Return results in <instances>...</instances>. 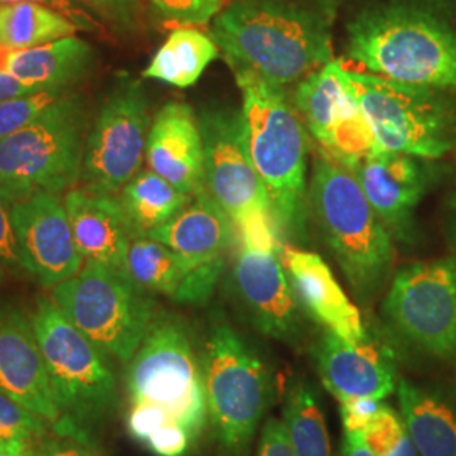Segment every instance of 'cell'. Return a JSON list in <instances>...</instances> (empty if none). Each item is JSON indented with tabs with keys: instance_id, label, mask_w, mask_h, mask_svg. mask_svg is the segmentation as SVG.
<instances>
[{
	"instance_id": "cell-1",
	"label": "cell",
	"mask_w": 456,
	"mask_h": 456,
	"mask_svg": "<svg viewBox=\"0 0 456 456\" xmlns=\"http://www.w3.org/2000/svg\"><path fill=\"white\" fill-rule=\"evenodd\" d=\"M346 56L397 82L456 92V22L438 0H377L346 24Z\"/></svg>"
},
{
	"instance_id": "cell-2",
	"label": "cell",
	"mask_w": 456,
	"mask_h": 456,
	"mask_svg": "<svg viewBox=\"0 0 456 456\" xmlns=\"http://www.w3.org/2000/svg\"><path fill=\"white\" fill-rule=\"evenodd\" d=\"M331 22L293 0H233L215 17L212 37L233 75L284 88L333 60Z\"/></svg>"
},
{
	"instance_id": "cell-3",
	"label": "cell",
	"mask_w": 456,
	"mask_h": 456,
	"mask_svg": "<svg viewBox=\"0 0 456 456\" xmlns=\"http://www.w3.org/2000/svg\"><path fill=\"white\" fill-rule=\"evenodd\" d=\"M31 318L51 394L61 412L53 433L92 444L94 428L112 414L118 399L107 354L66 318L53 296L36 297Z\"/></svg>"
},
{
	"instance_id": "cell-4",
	"label": "cell",
	"mask_w": 456,
	"mask_h": 456,
	"mask_svg": "<svg viewBox=\"0 0 456 456\" xmlns=\"http://www.w3.org/2000/svg\"><path fill=\"white\" fill-rule=\"evenodd\" d=\"M242 92L240 122L248 156L273 203L277 228L303 233L308 139L284 90L248 73H235Z\"/></svg>"
},
{
	"instance_id": "cell-5",
	"label": "cell",
	"mask_w": 456,
	"mask_h": 456,
	"mask_svg": "<svg viewBox=\"0 0 456 456\" xmlns=\"http://www.w3.org/2000/svg\"><path fill=\"white\" fill-rule=\"evenodd\" d=\"M310 200L346 281L360 297L372 296L391 271L394 247L389 228L375 213L355 173L322 152L313 167Z\"/></svg>"
},
{
	"instance_id": "cell-6",
	"label": "cell",
	"mask_w": 456,
	"mask_h": 456,
	"mask_svg": "<svg viewBox=\"0 0 456 456\" xmlns=\"http://www.w3.org/2000/svg\"><path fill=\"white\" fill-rule=\"evenodd\" d=\"M90 102L69 90L28 127L0 141V191L12 203L36 193L61 195L82 180L92 127Z\"/></svg>"
},
{
	"instance_id": "cell-7",
	"label": "cell",
	"mask_w": 456,
	"mask_h": 456,
	"mask_svg": "<svg viewBox=\"0 0 456 456\" xmlns=\"http://www.w3.org/2000/svg\"><path fill=\"white\" fill-rule=\"evenodd\" d=\"M213 435L225 456H247L273 399L265 362L225 320H213L203 352Z\"/></svg>"
},
{
	"instance_id": "cell-8",
	"label": "cell",
	"mask_w": 456,
	"mask_h": 456,
	"mask_svg": "<svg viewBox=\"0 0 456 456\" xmlns=\"http://www.w3.org/2000/svg\"><path fill=\"white\" fill-rule=\"evenodd\" d=\"M126 387L134 403L164 409L198 441L208 423L203 362L190 331L169 314L154 316L146 337L127 363Z\"/></svg>"
},
{
	"instance_id": "cell-9",
	"label": "cell",
	"mask_w": 456,
	"mask_h": 456,
	"mask_svg": "<svg viewBox=\"0 0 456 456\" xmlns=\"http://www.w3.org/2000/svg\"><path fill=\"white\" fill-rule=\"evenodd\" d=\"M131 277L85 261L77 276L53 288L66 318L107 355L129 363L154 320V303Z\"/></svg>"
},
{
	"instance_id": "cell-10",
	"label": "cell",
	"mask_w": 456,
	"mask_h": 456,
	"mask_svg": "<svg viewBox=\"0 0 456 456\" xmlns=\"http://www.w3.org/2000/svg\"><path fill=\"white\" fill-rule=\"evenodd\" d=\"M348 78L384 151L438 159L455 147L456 117L444 92L359 71Z\"/></svg>"
},
{
	"instance_id": "cell-11",
	"label": "cell",
	"mask_w": 456,
	"mask_h": 456,
	"mask_svg": "<svg viewBox=\"0 0 456 456\" xmlns=\"http://www.w3.org/2000/svg\"><path fill=\"white\" fill-rule=\"evenodd\" d=\"M382 313L399 340L424 355L456 359V257L397 271Z\"/></svg>"
},
{
	"instance_id": "cell-12",
	"label": "cell",
	"mask_w": 456,
	"mask_h": 456,
	"mask_svg": "<svg viewBox=\"0 0 456 456\" xmlns=\"http://www.w3.org/2000/svg\"><path fill=\"white\" fill-rule=\"evenodd\" d=\"M149 129L146 92L141 82L124 77L92 122L83 156V186L103 195H118L141 171Z\"/></svg>"
},
{
	"instance_id": "cell-13",
	"label": "cell",
	"mask_w": 456,
	"mask_h": 456,
	"mask_svg": "<svg viewBox=\"0 0 456 456\" xmlns=\"http://www.w3.org/2000/svg\"><path fill=\"white\" fill-rule=\"evenodd\" d=\"M233 286L252 323L265 337L291 342L297 337L299 303L281 259L279 228L259 220L237 228Z\"/></svg>"
},
{
	"instance_id": "cell-14",
	"label": "cell",
	"mask_w": 456,
	"mask_h": 456,
	"mask_svg": "<svg viewBox=\"0 0 456 456\" xmlns=\"http://www.w3.org/2000/svg\"><path fill=\"white\" fill-rule=\"evenodd\" d=\"M198 120L205 151V193L227 213L235 228L274 220L267 188L245 146L240 112L207 110Z\"/></svg>"
},
{
	"instance_id": "cell-15",
	"label": "cell",
	"mask_w": 456,
	"mask_h": 456,
	"mask_svg": "<svg viewBox=\"0 0 456 456\" xmlns=\"http://www.w3.org/2000/svg\"><path fill=\"white\" fill-rule=\"evenodd\" d=\"M12 225L24 269L41 286L53 289L82 271L85 259L61 195L36 193L14 201Z\"/></svg>"
},
{
	"instance_id": "cell-16",
	"label": "cell",
	"mask_w": 456,
	"mask_h": 456,
	"mask_svg": "<svg viewBox=\"0 0 456 456\" xmlns=\"http://www.w3.org/2000/svg\"><path fill=\"white\" fill-rule=\"evenodd\" d=\"M0 392L31 409L51 426L61 421L33 318L9 301H0Z\"/></svg>"
},
{
	"instance_id": "cell-17",
	"label": "cell",
	"mask_w": 456,
	"mask_h": 456,
	"mask_svg": "<svg viewBox=\"0 0 456 456\" xmlns=\"http://www.w3.org/2000/svg\"><path fill=\"white\" fill-rule=\"evenodd\" d=\"M311 354L326 391L338 403L357 397L386 399L397 389L399 379L391 354L370 337L348 343L325 330Z\"/></svg>"
},
{
	"instance_id": "cell-18",
	"label": "cell",
	"mask_w": 456,
	"mask_h": 456,
	"mask_svg": "<svg viewBox=\"0 0 456 456\" xmlns=\"http://www.w3.org/2000/svg\"><path fill=\"white\" fill-rule=\"evenodd\" d=\"M149 169L186 195L205 193V151L200 120L183 102L166 103L147 135Z\"/></svg>"
},
{
	"instance_id": "cell-19",
	"label": "cell",
	"mask_w": 456,
	"mask_h": 456,
	"mask_svg": "<svg viewBox=\"0 0 456 456\" xmlns=\"http://www.w3.org/2000/svg\"><path fill=\"white\" fill-rule=\"evenodd\" d=\"M281 259L299 306L310 314L313 322L345 342L360 343L369 338L360 311L318 254L281 244Z\"/></svg>"
},
{
	"instance_id": "cell-20",
	"label": "cell",
	"mask_w": 456,
	"mask_h": 456,
	"mask_svg": "<svg viewBox=\"0 0 456 456\" xmlns=\"http://www.w3.org/2000/svg\"><path fill=\"white\" fill-rule=\"evenodd\" d=\"M225 262L196 265L149 237H134L127 274L147 293L163 294L181 305H205L212 297Z\"/></svg>"
},
{
	"instance_id": "cell-21",
	"label": "cell",
	"mask_w": 456,
	"mask_h": 456,
	"mask_svg": "<svg viewBox=\"0 0 456 456\" xmlns=\"http://www.w3.org/2000/svg\"><path fill=\"white\" fill-rule=\"evenodd\" d=\"M354 173L391 235L406 240L412 225V213L426 190L419 158L382 149L362 161Z\"/></svg>"
},
{
	"instance_id": "cell-22",
	"label": "cell",
	"mask_w": 456,
	"mask_h": 456,
	"mask_svg": "<svg viewBox=\"0 0 456 456\" xmlns=\"http://www.w3.org/2000/svg\"><path fill=\"white\" fill-rule=\"evenodd\" d=\"M63 200L83 259L129 276L127 254L134 235L118 196L75 186Z\"/></svg>"
},
{
	"instance_id": "cell-23",
	"label": "cell",
	"mask_w": 456,
	"mask_h": 456,
	"mask_svg": "<svg viewBox=\"0 0 456 456\" xmlns=\"http://www.w3.org/2000/svg\"><path fill=\"white\" fill-rule=\"evenodd\" d=\"M146 237L167 245L196 265H205L225 262V254L237 237V228L210 196L201 193L183 212L149 232Z\"/></svg>"
},
{
	"instance_id": "cell-24",
	"label": "cell",
	"mask_w": 456,
	"mask_h": 456,
	"mask_svg": "<svg viewBox=\"0 0 456 456\" xmlns=\"http://www.w3.org/2000/svg\"><path fill=\"white\" fill-rule=\"evenodd\" d=\"M397 406L421 456H456V389L397 382Z\"/></svg>"
},
{
	"instance_id": "cell-25",
	"label": "cell",
	"mask_w": 456,
	"mask_h": 456,
	"mask_svg": "<svg viewBox=\"0 0 456 456\" xmlns=\"http://www.w3.org/2000/svg\"><path fill=\"white\" fill-rule=\"evenodd\" d=\"M95 63L94 48L69 36L36 48L11 49L7 73L39 90L75 88L94 73Z\"/></svg>"
},
{
	"instance_id": "cell-26",
	"label": "cell",
	"mask_w": 456,
	"mask_h": 456,
	"mask_svg": "<svg viewBox=\"0 0 456 456\" xmlns=\"http://www.w3.org/2000/svg\"><path fill=\"white\" fill-rule=\"evenodd\" d=\"M296 109L311 135L325 146L333 131L362 110L342 61L331 60L297 83Z\"/></svg>"
},
{
	"instance_id": "cell-27",
	"label": "cell",
	"mask_w": 456,
	"mask_h": 456,
	"mask_svg": "<svg viewBox=\"0 0 456 456\" xmlns=\"http://www.w3.org/2000/svg\"><path fill=\"white\" fill-rule=\"evenodd\" d=\"M218 53L220 49L212 36L183 26L167 36L142 75L149 80L188 88L201 78L205 69L216 60Z\"/></svg>"
},
{
	"instance_id": "cell-28",
	"label": "cell",
	"mask_w": 456,
	"mask_h": 456,
	"mask_svg": "<svg viewBox=\"0 0 456 456\" xmlns=\"http://www.w3.org/2000/svg\"><path fill=\"white\" fill-rule=\"evenodd\" d=\"M117 196L134 237H144L167 224L193 200L152 169L139 171Z\"/></svg>"
},
{
	"instance_id": "cell-29",
	"label": "cell",
	"mask_w": 456,
	"mask_h": 456,
	"mask_svg": "<svg viewBox=\"0 0 456 456\" xmlns=\"http://www.w3.org/2000/svg\"><path fill=\"white\" fill-rule=\"evenodd\" d=\"M282 416L296 456H333L325 412L305 377L294 375L289 380Z\"/></svg>"
},
{
	"instance_id": "cell-30",
	"label": "cell",
	"mask_w": 456,
	"mask_h": 456,
	"mask_svg": "<svg viewBox=\"0 0 456 456\" xmlns=\"http://www.w3.org/2000/svg\"><path fill=\"white\" fill-rule=\"evenodd\" d=\"M78 28L60 12L28 2L0 4V46L29 49L75 36Z\"/></svg>"
},
{
	"instance_id": "cell-31",
	"label": "cell",
	"mask_w": 456,
	"mask_h": 456,
	"mask_svg": "<svg viewBox=\"0 0 456 456\" xmlns=\"http://www.w3.org/2000/svg\"><path fill=\"white\" fill-rule=\"evenodd\" d=\"M365 443L374 456H421L409 436L401 414L386 404L382 412L363 431Z\"/></svg>"
},
{
	"instance_id": "cell-32",
	"label": "cell",
	"mask_w": 456,
	"mask_h": 456,
	"mask_svg": "<svg viewBox=\"0 0 456 456\" xmlns=\"http://www.w3.org/2000/svg\"><path fill=\"white\" fill-rule=\"evenodd\" d=\"M73 88H49L24 97L0 102V141L14 132L33 124L37 117L46 112L53 103Z\"/></svg>"
},
{
	"instance_id": "cell-33",
	"label": "cell",
	"mask_w": 456,
	"mask_h": 456,
	"mask_svg": "<svg viewBox=\"0 0 456 456\" xmlns=\"http://www.w3.org/2000/svg\"><path fill=\"white\" fill-rule=\"evenodd\" d=\"M51 424L31 409L0 392V443L28 441L39 443L48 436Z\"/></svg>"
},
{
	"instance_id": "cell-34",
	"label": "cell",
	"mask_w": 456,
	"mask_h": 456,
	"mask_svg": "<svg viewBox=\"0 0 456 456\" xmlns=\"http://www.w3.org/2000/svg\"><path fill=\"white\" fill-rule=\"evenodd\" d=\"M117 33H135L144 20L142 0H77Z\"/></svg>"
},
{
	"instance_id": "cell-35",
	"label": "cell",
	"mask_w": 456,
	"mask_h": 456,
	"mask_svg": "<svg viewBox=\"0 0 456 456\" xmlns=\"http://www.w3.org/2000/svg\"><path fill=\"white\" fill-rule=\"evenodd\" d=\"M225 0H151L154 9L169 22L201 26L218 16Z\"/></svg>"
},
{
	"instance_id": "cell-36",
	"label": "cell",
	"mask_w": 456,
	"mask_h": 456,
	"mask_svg": "<svg viewBox=\"0 0 456 456\" xmlns=\"http://www.w3.org/2000/svg\"><path fill=\"white\" fill-rule=\"evenodd\" d=\"M12 201L0 191V267L14 274H26L12 225Z\"/></svg>"
},
{
	"instance_id": "cell-37",
	"label": "cell",
	"mask_w": 456,
	"mask_h": 456,
	"mask_svg": "<svg viewBox=\"0 0 456 456\" xmlns=\"http://www.w3.org/2000/svg\"><path fill=\"white\" fill-rule=\"evenodd\" d=\"M175 421L164 409L146 403H134L127 412V431L134 440L141 444L159 431L163 426Z\"/></svg>"
},
{
	"instance_id": "cell-38",
	"label": "cell",
	"mask_w": 456,
	"mask_h": 456,
	"mask_svg": "<svg viewBox=\"0 0 456 456\" xmlns=\"http://www.w3.org/2000/svg\"><path fill=\"white\" fill-rule=\"evenodd\" d=\"M195 441L176 421L163 426L146 441L147 450L154 456H186Z\"/></svg>"
},
{
	"instance_id": "cell-39",
	"label": "cell",
	"mask_w": 456,
	"mask_h": 456,
	"mask_svg": "<svg viewBox=\"0 0 456 456\" xmlns=\"http://www.w3.org/2000/svg\"><path fill=\"white\" fill-rule=\"evenodd\" d=\"M386 406L384 399L372 397H357L340 403V416H342L345 433L352 431H365L375 418L382 412Z\"/></svg>"
},
{
	"instance_id": "cell-40",
	"label": "cell",
	"mask_w": 456,
	"mask_h": 456,
	"mask_svg": "<svg viewBox=\"0 0 456 456\" xmlns=\"http://www.w3.org/2000/svg\"><path fill=\"white\" fill-rule=\"evenodd\" d=\"M14 2H28V4L45 5V7L60 12L61 16H65L82 31H90V33L102 31V24L98 22L97 17L92 16L77 0H0V4H14Z\"/></svg>"
},
{
	"instance_id": "cell-41",
	"label": "cell",
	"mask_w": 456,
	"mask_h": 456,
	"mask_svg": "<svg viewBox=\"0 0 456 456\" xmlns=\"http://www.w3.org/2000/svg\"><path fill=\"white\" fill-rule=\"evenodd\" d=\"M257 456H296L282 419L269 418L262 426Z\"/></svg>"
},
{
	"instance_id": "cell-42",
	"label": "cell",
	"mask_w": 456,
	"mask_h": 456,
	"mask_svg": "<svg viewBox=\"0 0 456 456\" xmlns=\"http://www.w3.org/2000/svg\"><path fill=\"white\" fill-rule=\"evenodd\" d=\"M41 456H98L92 444L73 440L69 436H45L37 443Z\"/></svg>"
},
{
	"instance_id": "cell-43",
	"label": "cell",
	"mask_w": 456,
	"mask_h": 456,
	"mask_svg": "<svg viewBox=\"0 0 456 456\" xmlns=\"http://www.w3.org/2000/svg\"><path fill=\"white\" fill-rule=\"evenodd\" d=\"M36 92H41V90L17 80L16 77H12L7 71L0 73V102L24 97V95H29V94H36Z\"/></svg>"
},
{
	"instance_id": "cell-44",
	"label": "cell",
	"mask_w": 456,
	"mask_h": 456,
	"mask_svg": "<svg viewBox=\"0 0 456 456\" xmlns=\"http://www.w3.org/2000/svg\"><path fill=\"white\" fill-rule=\"evenodd\" d=\"M340 456H374L370 453L365 436L362 431L345 433L342 441V453Z\"/></svg>"
},
{
	"instance_id": "cell-45",
	"label": "cell",
	"mask_w": 456,
	"mask_h": 456,
	"mask_svg": "<svg viewBox=\"0 0 456 456\" xmlns=\"http://www.w3.org/2000/svg\"><path fill=\"white\" fill-rule=\"evenodd\" d=\"M0 456H41L36 443L9 441L0 443Z\"/></svg>"
},
{
	"instance_id": "cell-46",
	"label": "cell",
	"mask_w": 456,
	"mask_h": 456,
	"mask_svg": "<svg viewBox=\"0 0 456 456\" xmlns=\"http://www.w3.org/2000/svg\"><path fill=\"white\" fill-rule=\"evenodd\" d=\"M293 2L306 5V7H310L316 12H322L323 16L330 17V19H335L337 9L340 7L343 0H293Z\"/></svg>"
},
{
	"instance_id": "cell-47",
	"label": "cell",
	"mask_w": 456,
	"mask_h": 456,
	"mask_svg": "<svg viewBox=\"0 0 456 456\" xmlns=\"http://www.w3.org/2000/svg\"><path fill=\"white\" fill-rule=\"evenodd\" d=\"M4 276H5V271L0 267V282H2V279H4Z\"/></svg>"
},
{
	"instance_id": "cell-48",
	"label": "cell",
	"mask_w": 456,
	"mask_h": 456,
	"mask_svg": "<svg viewBox=\"0 0 456 456\" xmlns=\"http://www.w3.org/2000/svg\"><path fill=\"white\" fill-rule=\"evenodd\" d=\"M455 240H456V200H455Z\"/></svg>"
},
{
	"instance_id": "cell-49",
	"label": "cell",
	"mask_w": 456,
	"mask_h": 456,
	"mask_svg": "<svg viewBox=\"0 0 456 456\" xmlns=\"http://www.w3.org/2000/svg\"><path fill=\"white\" fill-rule=\"evenodd\" d=\"M455 367H456V359H455ZM453 387L456 389V372H455V384H453Z\"/></svg>"
}]
</instances>
